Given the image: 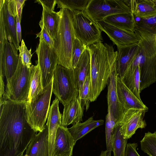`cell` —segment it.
Segmentation results:
<instances>
[{
  "label": "cell",
  "instance_id": "6da1fadb",
  "mask_svg": "<svg viewBox=\"0 0 156 156\" xmlns=\"http://www.w3.org/2000/svg\"><path fill=\"white\" fill-rule=\"evenodd\" d=\"M27 103L7 99L0 104V156L23 154L36 134L27 121Z\"/></svg>",
  "mask_w": 156,
  "mask_h": 156
},
{
  "label": "cell",
  "instance_id": "7a4b0ae2",
  "mask_svg": "<svg viewBox=\"0 0 156 156\" xmlns=\"http://www.w3.org/2000/svg\"><path fill=\"white\" fill-rule=\"evenodd\" d=\"M90 56L89 98L96 100L107 84L111 73L115 67L118 51L113 46L99 42L87 47Z\"/></svg>",
  "mask_w": 156,
  "mask_h": 156
},
{
  "label": "cell",
  "instance_id": "3957f363",
  "mask_svg": "<svg viewBox=\"0 0 156 156\" xmlns=\"http://www.w3.org/2000/svg\"><path fill=\"white\" fill-rule=\"evenodd\" d=\"M134 32L140 48V82L151 85L156 82V25L150 27L136 25Z\"/></svg>",
  "mask_w": 156,
  "mask_h": 156
},
{
  "label": "cell",
  "instance_id": "277c9868",
  "mask_svg": "<svg viewBox=\"0 0 156 156\" xmlns=\"http://www.w3.org/2000/svg\"><path fill=\"white\" fill-rule=\"evenodd\" d=\"M60 23L57 34L54 40L53 48L58 57V64L72 69L73 46L76 37L72 24L73 13L70 10L60 9L58 12Z\"/></svg>",
  "mask_w": 156,
  "mask_h": 156
},
{
  "label": "cell",
  "instance_id": "5b68a950",
  "mask_svg": "<svg viewBox=\"0 0 156 156\" xmlns=\"http://www.w3.org/2000/svg\"><path fill=\"white\" fill-rule=\"evenodd\" d=\"M31 77V68H28L22 63L20 56L17 69L7 82L4 93L0 99L27 101Z\"/></svg>",
  "mask_w": 156,
  "mask_h": 156
},
{
  "label": "cell",
  "instance_id": "8992f818",
  "mask_svg": "<svg viewBox=\"0 0 156 156\" xmlns=\"http://www.w3.org/2000/svg\"><path fill=\"white\" fill-rule=\"evenodd\" d=\"M53 77L43 92L33 101L27 103V121L36 132L44 129L50 108L52 92Z\"/></svg>",
  "mask_w": 156,
  "mask_h": 156
},
{
  "label": "cell",
  "instance_id": "52a82bcc",
  "mask_svg": "<svg viewBox=\"0 0 156 156\" xmlns=\"http://www.w3.org/2000/svg\"><path fill=\"white\" fill-rule=\"evenodd\" d=\"M52 92L63 105L78 97L73 69L57 65L54 73Z\"/></svg>",
  "mask_w": 156,
  "mask_h": 156
},
{
  "label": "cell",
  "instance_id": "ba28073f",
  "mask_svg": "<svg viewBox=\"0 0 156 156\" xmlns=\"http://www.w3.org/2000/svg\"><path fill=\"white\" fill-rule=\"evenodd\" d=\"M72 24L76 37L87 47L102 41L101 31L85 11L73 13Z\"/></svg>",
  "mask_w": 156,
  "mask_h": 156
},
{
  "label": "cell",
  "instance_id": "9c48e42d",
  "mask_svg": "<svg viewBox=\"0 0 156 156\" xmlns=\"http://www.w3.org/2000/svg\"><path fill=\"white\" fill-rule=\"evenodd\" d=\"M85 12L94 22L112 15L131 13L124 0H90Z\"/></svg>",
  "mask_w": 156,
  "mask_h": 156
},
{
  "label": "cell",
  "instance_id": "30bf717a",
  "mask_svg": "<svg viewBox=\"0 0 156 156\" xmlns=\"http://www.w3.org/2000/svg\"><path fill=\"white\" fill-rule=\"evenodd\" d=\"M36 52L44 89L53 77L54 71L58 65V57L54 48L41 38Z\"/></svg>",
  "mask_w": 156,
  "mask_h": 156
},
{
  "label": "cell",
  "instance_id": "8fae6325",
  "mask_svg": "<svg viewBox=\"0 0 156 156\" xmlns=\"http://www.w3.org/2000/svg\"><path fill=\"white\" fill-rule=\"evenodd\" d=\"M18 50L7 39L0 41V72L8 81L16 71L20 55Z\"/></svg>",
  "mask_w": 156,
  "mask_h": 156
},
{
  "label": "cell",
  "instance_id": "7c38bea8",
  "mask_svg": "<svg viewBox=\"0 0 156 156\" xmlns=\"http://www.w3.org/2000/svg\"><path fill=\"white\" fill-rule=\"evenodd\" d=\"M148 109H131L125 112L119 123L120 131L125 138H130L138 129L146 127V123L144 118Z\"/></svg>",
  "mask_w": 156,
  "mask_h": 156
},
{
  "label": "cell",
  "instance_id": "4fadbf2b",
  "mask_svg": "<svg viewBox=\"0 0 156 156\" xmlns=\"http://www.w3.org/2000/svg\"><path fill=\"white\" fill-rule=\"evenodd\" d=\"M95 23L101 30L105 33L117 47L137 44L139 42V39L134 32L118 28L103 20L97 21Z\"/></svg>",
  "mask_w": 156,
  "mask_h": 156
},
{
  "label": "cell",
  "instance_id": "5bb4252c",
  "mask_svg": "<svg viewBox=\"0 0 156 156\" xmlns=\"http://www.w3.org/2000/svg\"><path fill=\"white\" fill-rule=\"evenodd\" d=\"M118 51L115 66L116 75L122 79L140 51L138 43L117 47Z\"/></svg>",
  "mask_w": 156,
  "mask_h": 156
},
{
  "label": "cell",
  "instance_id": "9a60e30c",
  "mask_svg": "<svg viewBox=\"0 0 156 156\" xmlns=\"http://www.w3.org/2000/svg\"><path fill=\"white\" fill-rule=\"evenodd\" d=\"M115 66L112 70L107 82L108 110L119 123L126 111L120 103L117 94Z\"/></svg>",
  "mask_w": 156,
  "mask_h": 156
},
{
  "label": "cell",
  "instance_id": "2e32d148",
  "mask_svg": "<svg viewBox=\"0 0 156 156\" xmlns=\"http://www.w3.org/2000/svg\"><path fill=\"white\" fill-rule=\"evenodd\" d=\"M68 128L62 125L58 127L56 132L53 156H71L76 144Z\"/></svg>",
  "mask_w": 156,
  "mask_h": 156
},
{
  "label": "cell",
  "instance_id": "e0dca14e",
  "mask_svg": "<svg viewBox=\"0 0 156 156\" xmlns=\"http://www.w3.org/2000/svg\"><path fill=\"white\" fill-rule=\"evenodd\" d=\"M0 11L2 13L5 33L9 42L18 50L20 46L16 30V17L10 9L9 0H0Z\"/></svg>",
  "mask_w": 156,
  "mask_h": 156
},
{
  "label": "cell",
  "instance_id": "ac0fdd59",
  "mask_svg": "<svg viewBox=\"0 0 156 156\" xmlns=\"http://www.w3.org/2000/svg\"><path fill=\"white\" fill-rule=\"evenodd\" d=\"M116 90L119 100L126 111L131 109H148L116 75Z\"/></svg>",
  "mask_w": 156,
  "mask_h": 156
},
{
  "label": "cell",
  "instance_id": "d6986e66",
  "mask_svg": "<svg viewBox=\"0 0 156 156\" xmlns=\"http://www.w3.org/2000/svg\"><path fill=\"white\" fill-rule=\"evenodd\" d=\"M24 156H50L48 130L46 124L43 130L33 138Z\"/></svg>",
  "mask_w": 156,
  "mask_h": 156
},
{
  "label": "cell",
  "instance_id": "ffe728a7",
  "mask_svg": "<svg viewBox=\"0 0 156 156\" xmlns=\"http://www.w3.org/2000/svg\"><path fill=\"white\" fill-rule=\"evenodd\" d=\"M59 100L56 98L50 107L46 123L48 130L50 156H53L55 137L57 129L62 125V115L59 109Z\"/></svg>",
  "mask_w": 156,
  "mask_h": 156
},
{
  "label": "cell",
  "instance_id": "44dd1931",
  "mask_svg": "<svg viewBox=\"0 0 156 156\" xmlns=\"http://www.w3.org/2000/svg\"><path fill=\"white\" fill-rule=\"evenodd\" d=\"M62 124L65 127L82 121L84 108L81 105L80 99L76 97L64 105Z\"/></svg>",
  "mask_w": 156,
  "mask_h": 156
},
{
  "label": "cell",
  "instance_id": "7402d4cb",
  "mask_svg": "<svg viewBox=\"0 0 156 156\" xmlns=\"http://www.w3.org/2000/svg\"><path fill=\"white\" fill-rule=\"evenodd\" d=\"M141 57L139 54L134 59L122 79L126 86L140 100V69Z\"/></svg>",
  "mask_w": 156,
  "mask_h": 156
},
{
  "label": "cell",
  "instance_id": "603a6c76",
  "mask_svg": "<svg viewBox=\"0 0 156 156\" xmlns=\"http://www.w3.org/2000/svg\"><path fill=\"white\" fill-rule=\"evenodd\" d=\"M135 17L140 18L156 16V0H124Z\"/></svg>",
  "mask_w": 156,
  "mask_h": 156
},
{
  "label": "cell",
  "instance_id": "cb8c5ba5",
  "mask_svg": "<svg viewBox=\"0 0 156 156\" xmlns=\"http://www.w3.org/2000/svg\"><path fill=\"white\" fill-rule=\"evenodd\" d=\"M90 56L87 48L81 56L76 68L73 69L75 86L79 95L87 76L90 74Z\"/></svg>",
  "mask_w": 156,
  "mask_h": 156
},
{
  "label": "cell",
  "instance_id": "d4e9b609",
  "mask_svg": "<svg viewBox=\"0 0 156 156\" xmlns=\"http://www.w3.org/2000/svg\"><path fill=\"white\" fill-rule=\"evenodd\" d=\"M103 20L118 28L133 32H134L136 23L135 17L132 12L110 16Z\"/></svg>",
  "mask_w": 156,
  "mask_h": 156
},
{
  "label": "cell",
  "instance_id": "484cf974",
  "mask_svg": "<svg viewBox=\"0 0 156 156\" xmlns=\"http://www.w3.org/2000/svg\"><path fill=\"white\" fill-rule=\"evenodd\" d=\"M104 123L103 120H95L91 117L84 122L73 125L68 129L76 143L77 140Z\"/></svg>",
  "mask_w": 156,
  "mask_h": 156
},
{
  "label": "cell",
  "instance_id": "4316f807",
  "mask_svg": "<svg viewBox=\"0 0 156 156\" xmlns=\"http://www.w3.org/2000/svg\"><path fill=\"white\" fill-rule=\"evenodd\" d=\"M60 16L56 12L43 7L41 21L54 41L56 39L60 23Z\"/></svg>",
  "mask_w": 156,
  "mask_h": 156
},
{
  "label": "cell",
  "instance_id": "83f0119b",
  "mask_svg": "<svg viewBox=\"0 0 156 156\" xmlns=\"http://www.w3.org/2000/svg\"><path fill=\"white\" fill-rule=\"evenodd\" d=\"M31 77L27 102L30 103L43 91L41 74L39 66L32 65L31 67Z\"/></svg>",
  "mask_w": 156,
  "mask_h": 156
},
{
  "label": "cell",
  "instance_id": "f1b7e54d",
  "mask_svg": "<svg viewBox=\"0 0 156 156\" xmlns=\"http://www.w3.org/2000/svg\"><path fill=\"white\" fill-rule=\"evenodd\" d=\"M127 140L121 133L119 123L115 128L111 137L112 151L114 156H125Z\"/></svg>",
  "mask_w": 156,
  "mask_h": 156
},
{
  "label": "cell",
  "instance_id": "f546056e",
  "mask_svg": "<svg viewBox=\"0 0 156 156\" xmlns=\"http://www.w3.org/2000/svg\"><path fill=\"white\" fill-rule=\"evenodd\" d=\"M90 0H56L57 8L68 9L73 13L85 11Z\"/></svg>",
  "mask_w": 156,
  "mask_h": 156
},
{
  "label": "cell",
  "instance_id": "4dcf8cb0",
  "mask_svg": "<svg viewBox=\"0 0 156 156\" xmlns=\"http://www.w3.org/2000/svg\"><path fill=\"white\" fill-rule=\"evenodd\" d=\"M140 144L143 152L149 156H156V131L145 133Z\"/></svg>",
  "mask_w": 156,
  "mask_h": 156
},
{
  "label": "cell",
  "instance_id": "1f68e13d",
  "mask_svg": "<svg viewBox=\"0 0 156 156\" xmlns=\"http://www.w3.org/2000/svg\"><path fill=\"white\" fill-rule=\"evenodd\" d=\"M119 123L108 110L105 122V134L107 149L106 156H111V140L114 130Z\"/></svg>",
  "mask_w": 156,
  "mask_h": 156
},
{
  "label": "cell",
  "instance_id": "d6a6232c",
  "mask_svg": "<svg viewBox=\"0 0 156 156\" xmlns=\"http://www.w3.org/2000/svg\"><path fill=\"white\" fill-rule=\"evenodd\" d=\"M87 48L80 40L75 37L73 42L72 55L73 69L76 68L82 54Z\"/></svg>",
  "mask_w": 156,
  "mask_h": 156
},
{
  "label": "cell",
  "instance_id": "836d02e7",
  "mask_svg": "<svg viewBox=\"0 0 156 156\" xmlns=\"http://www.w3.org/2000/svg\"><path fill=\"white\" fill-rule=\"evenodd\" d=\"M90 74L86 76L78 98L81 101L82 106L87 111L89 107L90 102L89 98Z\"/></svg>",
  "mask_w": 156,
  "mask_h": 156
},
{
  "label": "cell",
  "instance_id": "e575fe53",
  "mask_svg": "<svg viewBox=\"0 0 156 156\" xmlns=\"http://www.w3.org/2000/svg\"><path fill=\"white\" fill-rule=\"evenodd\" d=\"M18 50L19 51V55L22 63L28 68H30L31 66V59L32 56L31 49L28 50L25 44V42L22 39L21 44Z\"/></svg>",
  "mask_w": 156,
  "mask_h": 156
},
{
  "label": "cell",
  "instance_id": "d590c367",
  "mask_svg": "<svg viewBox=\"0 0 156 156\" xmlns=\"http://www.w3.org/2000/svg\"><path fill=\"white\" fill-rule=\"evenodd\" d=\"M39 25L41 28V31L38 33L36 34L37 37H39L43 40L51 47L53 48L54 42L52 38L46 28L43 24L41 20L39 23Z\"/></svg>",
  "mask_w": 156,
  "mask_h": 156
},
{
  "label": "cell",
  "instance_id": "8d00e7d4",
  "mask_svg": "<svg viewBox=\"0 0 156 156\" xmlns=\"http://www.w3.org/2000/svg\"><path fill=\"white\" fill-rule=\"evenodd\" d=\"M136 25L143 27H152L156 25V16L148 18H140L139 21H136Z\"/></svg>",
  "mask_w": 156,
  "mask_h": 156
},
{
  "label": "cell",
  "instance_id": "74e56055",
  "mask_svg": "<svg viewBox=\"0 0 156 156\" xmlns=\"http://www.w3.org/2000/svg\"><path fill=\"white\" fill-rule=\"evenodd\" d=\"M137 144L136 143L127 144L125 156H140L136 151Z\"/></svg>",
  "mask_w": 156,
  "mask_h": 156
},
{
  "label": "cell",
  "instance_id": "f35d334b",
  "mask_svg": "<svg viewBox=\"0 0 156 156\" xmlns=\"http://www.w3.org/2000/svg\"><path fill=\"white\" fill-rule=\"evenodd\" d=\"M36 2L41 4L42 7L52 11H54L55 7L56 4V0H36Z\"/></svg>",
  "mask_w": 156,
  "mask_h": 156
},
{
  "label": "cell",
  "instance_id": "ab89813d",
  "mask_svg": "<svg viewBox=\"0 0 156 156\" xmlns=\"http://www.w3.org/2000/svg\"><path fill=\"white\" fill-rule=\"evenodd\" d=\"M18 15L20 20L21 19V15L23 7L24 5L25 0H15Z\"/></svg>",
  "mask_w": 156,
  "mask_h": 156
},
{
  "label": "cell",
  "instance_id": "60d3db41",
  "mask_svg": "<svg viewBox=\"0 0 156 156\" xmlns=\"http://www.w3.org/2000/svg\"><path fill=\"white\" fill-rule=\"evenodd\" d=\"M21 21L17 14L16 16V30L18 40L20 43L22 41L21 30L20 25Z\"/></svg>",
  "mask_w": 156,
  "mask_h": 156
},
{
  "label": "cell",
  "instance_id": "b9f144b4",
  "mask_svg": "<svg viewBox=\"0 0 156 156\" xmlns=\"http://www.w3.org/2000/svg\"><path fill=\"white\" fill-rule=\"evenodd\" d=\"M10 9L14 15L16 17L18 14L15 0H9Z\"/></svg>",
  "mask_w": 156,
  "mask_h": 156
},
{
  "label": "cell",
  "instance_id": "7bdbcfd3",
  "mask_svg": "<svg viewBox=\"0 0 156 156\" xmlns=\"http://www.w3.org/2000/svg\"><path fill=\"white\" fill-rule=\"evenodd\" d=\"M4 76L2 73L0 72V98L2 97V95L4 93L5 89V84L4 82Z\"/></svg>",
  "mask_w": 156,
  "mask_h": 156
},
{
  "label": "cell",
  "instance_id": "ee69618b",
  "mask_svg": "<svg viewBox=\"0 0 156 156\" xmlns=\"http://www.w3.org/2000/svg\"><path fill=\"white\" fill-rule=\"evenodd\" d=\"M99 156H106V151H102Z\"/></svg>",
  "mask_w": 156,
  "mask_h": 156
},
{
  "label": "cell",
  "instance_id": "f6af8a7d",
  "mask_svg": "<svg viewBox=\"0 0 156 156\" xmlns=\"http://www.w3.org/2000/svg\"><path fill=\"white\" fill-rule=\"evenodd\" d=\"M23 156V154H21V155H20V156Z\"/></svg>",
  "mask_w": 156,
  "mask_h": 156
},
{
  "label": "cell",
  "instance_id": "bcb514c9",
  "mask_svg": "<svg viewBox=\"0 0 156 156\" xmlns=\"http://www.w3.org/2000/svg\"></svg>",
  "mask_w": 156,
  "mask_h": 156
}]
</instances>
